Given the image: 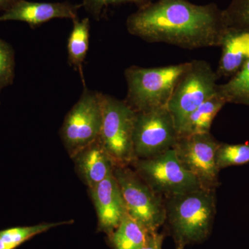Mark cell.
<instances>
[{"mask_svg":"<svg viewBox=\"0 0 249 249\" xmlns=\"http://www.w3.org/2000/svg\"><path fill=\"white\" fill-rule=\"evenodd\" d=\"M0 106H1V102H0Z\"/></svg>","mask_w":249,"mask_h":249,"instance_id":"obj_28","label":"cell"},{"mask_svg":"<svg viewBox=\"0 0 249 249\" xmlns=\"http://www.w3.org/2000/svg\"><path fill=\"white\" fill-rule=\"evenodd\" d=\"M132 164L139 176L163 198L202 188L183 168L174 149L151 158L137 160Z\"/></svg>","mask_w":249,"mask_h":249,"instance_id":"obj_8","label":"cell"},{"mask_svg":"<svg viewBox=\"0 0 249 249\" xmlns=\"http://www.w3.org/2000/svg\"><path fill=\"white\" fill-rule=\"evenodd\" d=\"M101 95L83 88L79 99L65 116L60 135L72 155L76 156L99 138L103 123Z\"/></svg>","mask_w":249,"mask_h":249,"instance_id":"obj_7","label":"cell"},{"mask_svg":"<svg viewBox=\"0 0 249 249\" xmlns=\"http://www.w3.org/2000/svg\"><path fill=\"white\" fill-rule=\"evenodd\" d=\"M223 12L228 29L249 35V0H232Z\"/></svg>","mask_w":249,"mask_h":249,"instance_id":"obj_20","label":"cell"},{"mask_svg":"<svg viewBox=\"0 0 249 249\" xmlns=\"http://www.w3.org/2000/svg\"><path fill=\"white\" fill-rule=\"evenodd\" d=\"M75 157L78 171L90 189L112 174L115 168L99 138Z\"/></svg>","mask_w":249,"mask_h":249,"instance_id":"obj_13","label":"cell"},{"mask_svg":"<svg viewBox=\"0 0 249 249\" xmlns=\"http://www.w3.org/2000/svg\"><path fill=\"white\" fill-rule=\"evenodd\" d=\"M188 65L189 62L150 68L129 67L124 73L127 86L124 101L137 112L167 107Z\"/></svg>","mask_w":249,"mask_h":249,"instance_id":"obj_3","label":"cell"},{"mask_svg":"<svg viewBox=\"0 0 249 249\" xmlns=\"http://www.w3.org/2000/svg\"><path fill=\"white\" fill-rule=\"evenodd\" d=\"M249 163V142L228 144L220 142L216 152L218 169Z\"/></svg>","mask_w":249,"mask_h":249,"instance_id":"obj_19","label":"cell"},{"mask_svg":"<svg viewBox=\"0 0 249 249\" xmlns=\"http://www.w3.org/2000/svg\"><path fill=\"white\" fill-rule=\"evenodd\" d=\"M164 199L165 224L176 245L200 244L209 237L217 212L216 190L199 188Z\"/></svg>","mask_w":249,"mask_h":249,"instance_id":"obj_2","label":"cell"},{"mask_svg":"<svg viewBox=\"0 0 249 249\" xmlns=\"http://www.w3.org/2000/svg\"><path fill=\"white\" fill-rule=\"evenodd\" d=\"M217 80L209 62L201 60L189 62L167 105L178 132L191 112L217 93Z\"/></svg>","mask_w":249,"mask_h":249,"instance_id":"obj_5","label":"cell"},{"mask_svg":"<svg viewBox=\"0 0 249 249\" xmlns=\"http://www.w3.org/2000/svg\"><path fill=\"white\" fill-rule=\"evenodd\" d=\"M114 175L120 187L127 213L147 231H158L166 219L164 198L127 166L115 167Z\"/></svg>","mask_w":249,"mask_h":249,"instance_id":"obj_6","label":"cell"},{"mask_svg":"<svg viewBox=\"0 0 249 249\" xmlns=\"http://www.w3.org/2000/svg\"><path fill=\"white\" fill-rule=\"evenodd\" d=\"M226 104L225 100L216 93L189 114L178 130V136L210 133L214 118Z\"/></svg>","mask_w":249,"mask_h":249,"instance_id":"obj_15","label":"cell"},{"mask_svg":"<svg viewBox=\"0 0 249 249\" xmlns=\"http://www.w3.org/2000/svg\"><path fill=\"white\" fill-rule=\"evenodd\" d=\"M63 224H67V222L50 223V224H38L32 227L12 228V229L1 231L0 239L16 248L34 236Z\"/></svg>","mask_w":249,"mask_h":249,"instance_id":"obj_21","label":"cell"},{"mask_svg":"<svg viewBox=\"0 0 249 249\" xmlns=\"http://www.w3.org/2000/svg\"><path fill=\"white\" fill-rule=\"evenodd\" d=\"M90 190L97 211L99 227L111 234L127 213L114 172Z\"/></svg>","mask_w":249,"mask_h":249,"instance_id":"obj_12","label":"cell"},{"mask_svg":"<svg viewBox=\"0 0 249 249\" xmlns=\"http://www.w3.org/2000/svg\"><path fill=\"white\" fill-rule=\"evenodd\" d=\"M220 142L210 133L178 136L174 147L183 168L197 179L202 188L214 189L219 186L216 152Z\"/></svg>","mask_w":249,"mask_h":249,"instance_id":"obj_10","label":"cell"},{"mask_svg":"<svg viewBox=\"0 0 249 249\" xmlns=\"http://www.w3.org/2000/svg\"><path fill=\"white\" fill-rule=\"evenodd\" d=\"M217 92L227 103L249 106V58L227 83L217 85Z\"/></svg>","mask_w":249,"mask_h":249,"instance_id":"obj_18","label":"cell"},{"mask_svg":"<svg viewBox=\"0 0 249 249\" xmlns=\"http://www.w3.org/2000/svg\"><path fill=\"white\" fill-rule=\"evenodd\" d=\"M103 123L99 140L115 167L128 166L137 159L133 135L137 111L126 101L102 93Z\"/></svg>","mask_w":249,"mask_h":249,"instance_id":"obj_4","label":"cell"},{"mask_svg":"<svg viewBox=\"0 0 249 249\" xmlns=\"http://www.w3.org/2000/svg\"><path fill=\"white\" fill-rule=\"evenodd\" d=\"M16 247L14 246L9 245V244L6 243L4 242L2 240L0 239V249H15Z\"/></svg>","mask_w":249,"mask_h":249,"instance_id":"obj_26","label":"cell"},{"mask_svg":"<svg viewBox=\"0 0 249 249\" xmlns=\"http://www.w3.org/2000/svg\"><path fill=\"white\" fill-rule=\"evenodd\" d=\"M185 247L181 245H176V249H184Z\"/></svg>","mask_w":249,"mask_h":249,"instance_id":"obj_27","label":"cell"},{"mask_svg":"<svg viewBox=\"0 0 249 249\" xmlns=\"http://www.w3.org/2000/svg\"><path fill=\"white\" fill-rule=\"evenodd\" d=\"M150 2V0H83L82 6L87 13L99 20L109 6L130 3L140 9Z\"/></svg>","mask_w":249,"mask_h":249,"instance_id":"obj_23","label":"cell"},{"mask_svg":"<svg viewBox=\"0 0 249 249\" xmlns=\"http://www.w3.org/2000/svg\"><path fill=\"white\" fill-rule=\"evenodd\" d=\"M222 55L216 74L218 79L235 76L249 58V35L229 29L223 41Z\"/></svg>","mask_w":249,"mask_h":249,"instance_id":"obj_14","label":"cell"},{"mask_svg":"<svg viewBox=\"0 0 249 249\" xmlns=\"http://www.w3.org/2000/svg\"><path fill=\"white\" fill-rule=\"evenodd\" d=\"M129 34L150 43L193 49L221 47L228 29L224 12L214 3L157 0L140 8L126 21Z\"/></svg>","mask_w":249,"mask_h":249,"instance_id":"obj_1","label":"cell"},{"mask_svg":"<svg viewBox=\"0 0 249 249\" xmlns=\"http://www.w3.org/2000/svg\"><path fill=\"white\" fill-rule=\"evenodd\" d=\"M150 233L127 213L119 227L110 234V242L114 249H141Z\"/></svg>","mask_w":249,"mask_h":249,"instance_id":"obj_17","label":"cell"},{"mask_svg":"<svg viewBox=\"0 0 249 249\" xmlns=\"http://www.w3.org/2000/svg\"><path fill=\"white\" fill-rule=\"evenodd\" d=\"M82 4L62 2H36L27 0L18 1L9 10L0 15V22L18 21L36 29L53 19H71L78 18Z\"/></svg>","mask_w":249,"mask_h":249,"instance_id":"obj_11","label":"cell"},{"mask_svg":"<svg viewBox=\"0 0 249 249\" xmlns=\"http://www.w3.org/2000/svg\"><path fill=\"white\" fill-rule=\"evenodd\" d=\"M165 234L158 231L150 232L146 243L141 249H162Z\"/></svg>","mask_w":249,"mask_h":249,"instance_id":"obj_24","label":"cell"},{"mask_svg":"<svg viewBox=\"0 0 249 249\" xmlns=\"http://www.w3.org/2000/svg\"><path fill=\"white\" fill-rule=\"evenodd\" d=\"M178 137L167 107L137 112L133 135L137 160L151 158L173 149Z\"/></svg>","mask_w":249,"mask_h":249,"instance_id":"obj_9","label":"cell"},{"mask_svg":"<svg viewBox=\"0 0 249 249\" xmlns=\"http://www.w3.org/2000/svg\"><path fill=\"white\" fill-rule=\"evenodd\" d=\"M20 0H0V12H5Z\"/></svg>","mask_w":249,"mask_h":249,"instance_id":"obj_25","label":"cell"},{"mask_svg":"<svg viewBox=\"0 0 249 249\" xmlns=\"http://www.w3.org/2000/svg\"><path fill=\"white\" fill-rule=\"evenodd\" d=\"M16 52L12 45L0 38V93L14 84L16 77Z\"/></svg>","mask_w":249,"mask_h":249,"instance_id":"obj_22","label":"cell"},{"mask_svg":"<svg viewBox=\"0 0 249 249\" xmlns=\"http://www.w3.org/2000/svg\"><path fill=\"white\" fill-rule=\"evenodd\" d=\"M73 28L67 41L68 63L73 70L79 73L83 88L85 85L83 63L89 51L90 20L89 18L72 19Z\"/></svg>","mask_w":249,"mask_h":249,"instance_id":"obj_16","label":"cell"}]
</instances>
